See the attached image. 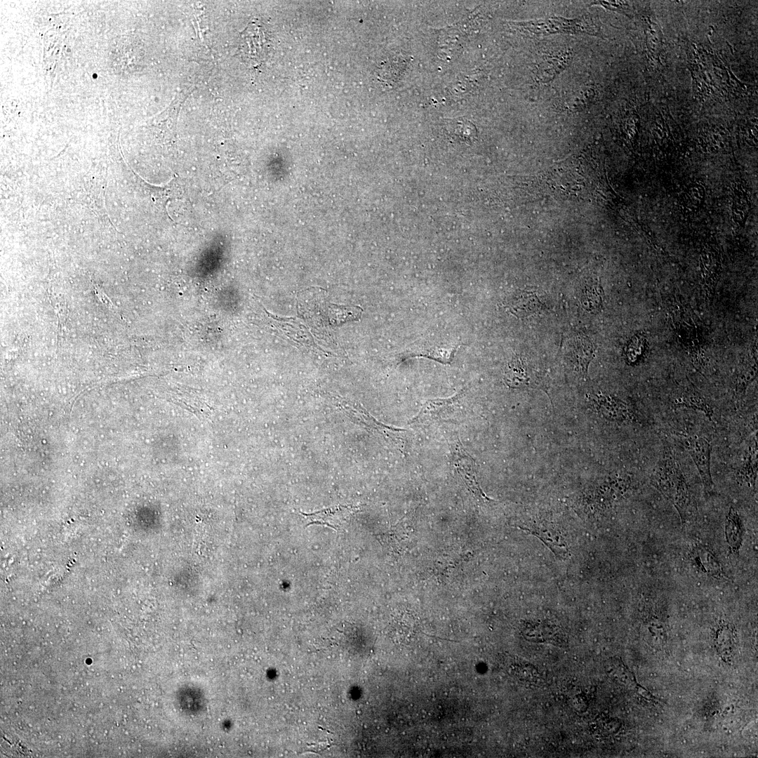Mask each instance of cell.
Segmentation results:
<instances>
[{
  "mask_svg": "<svg viewBox=\"0 0 758 758\" xmlns=\"http://www.w3.org/2000/svg\"><path fill=\"white\" fill-rule=\"evenodd\" d=\"M593 347L586 338H578L573 343L571 350V360L578 371L586 375L587 366L592 359Z\"/></svg>",
  "mask_w": 758,
  "mask_h": 758,
  "instance_id": "obj_9",
  "label": "cell"
},
{
  "mask_svg": "<svg viewBox=\"0 0 758 758\" xmlns=\"http://www.w3.org/2000/svg\"><path fill=\"white\" fill-rule=\"evenodd\" d=\"M597 289L596 286H586L585 288L582 295V303L587 309H596L595 307L600 304L601 298Z\"/></svg>",
  "mask_w": 758,
  "mask_h": 758,
  "instance_id": "obj_11",
  "label": "cell"
},
{
  "mask_svg": "<svg viewBox=\"0 0 758 758\" xmlns=\"http://www.w3.org/2000/svg\"><path fill=\"white\" fill-rule=\"evenodd\" d=\"M684 444L699 472L706 493L712 494L714 485L710 470L711 444L704 437L691 436Z\"/></svg>",
  "mask_w": 758,
  "mask_h": 758,
  "instance_id": "obj_2",
  "label": "cell"
},
{
  "mask_svg": "<svg viewBox=\"0 0 758 758\" xmlns=\"http://www.w3.org/2000/svg\"><path fill=\"white\" fill-rule=\"evenodd\" d=\"M586 18L568 20L562 18L530 21L519 24V26L528 32L542 34L554 32H587L590 29L587 28Z\"/></svg>",
  "mask_w": 758,
  "mask_h": 758,
  "instance_id": "obj_3",
  "label": "cell"
},
{
  "mask_svg": "<svg viewBox=\"0 0 758 758\" xmlns=\"http://www.w3.org/2000/svg\"><path fill=\"white\" fill-rule=\"evenodd\" d=\"M540 302L534 293L522 291L507 302V309L517 317H525L540 310Z\"/></svg>",
  "mask_w": 758,
  "mask_h": 758,
  "instance_id": "obj_6",
  "label": "cell"
},
{
  "mask_svg": "<svg viewBox=\"0 0 758 758\" xmlns=\"http://www.w3.org/2000/svg\"><path fill=\"white\" fill-rule=\"evenodd\" d=\"M505 379L506 383L512 387L524 385L528 380L526 371L521 359H514L507 364Z\"/></svg>",
  "mask_w": 758,
  "mask_h": 758,
  "instance_id": "obj_10",
  "label": "cell"
},
{
  "mask_svg": "<svg viewBox=\"0 0 758 758\" xmlns=\"http://www.w3.org/2000/svg\"><path fill=\"white\" fill-rule=\"evenodd\" d=\"M463 393V390L451 397L427 400L419 413L409 421V425H426L439 420L445 413L449 412Z\"/></svg>",
  "mask_w": 758,
  "mask_h": 758,
  "instance_id": "obj_4",
  "label": "cell"
},
{
  "mask_svg": "<svg viewBox=\"0 0 758 758\" xmlns=\"http://www.w3.org/2000/svg\"><path fill=\"white\" fill-rule=\"evenodd\" d=\"M455 465L464 483L477 497L491 500L482 491L477 481L473 459L461 447L456 448Z\"/></svg>",
  "mask_w": 758,
  "mask_h": 758,
  "instance_id": "obj_5",
  "label": "cell"
},
{
  "mask_svg": "<svg viewBox=\"0 0 758 758\" xmlns=\"http://www.w3.org/2000/svg\"><path fill=\"white\" fill-rule=\"evenodd\" d=\"M744 527L737 511L731 507L726 516L725 536L731 552L738 554L742 545Z\"/></svg>",
  "mask_w": 758,
  "mask_h": 758,
  "instance_id": "obj_7",
  "label": "cell"
},
{
  "mask_svg": "<svg viewBox=\"0 0 758 758\" xmlns=\"http://www.w3.org/2000/svg\"><path fill=\"white\" fill-rule=\"evenodd\" d=\"M692 557L699 569L714 578L722 577L724 573L716 557L707 548L698 545L694 548Z\"/></svg>",
  "mask_w": 758,
  "mask_h": 758,
  "instance_id": "obj_8",
  "label": "cell"
},
{
  "mask_svg": "<svg viewBox=\"0 0 758 758\" xmlns=\"http://www.w3.org/2000/svg\"><path fill=\"white\" fill-rule=\"evenodd\" d=\"M651 482L675 507L684 523L694 516L696 512L695 502L671 449L665 448L654 470Z\"/></svg>",
  "mask_w": 758,
  "mask_h": 758,
  "instance_id": "obj_1",
  "label": "cell"
}]
</instances>
